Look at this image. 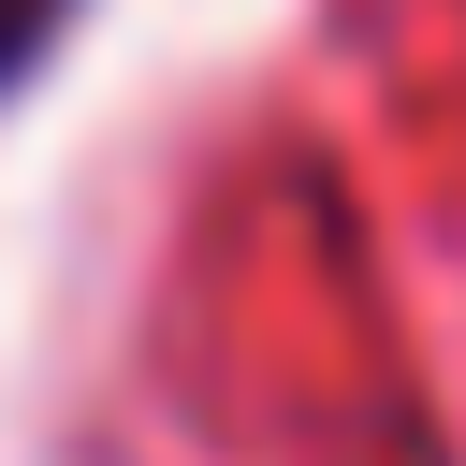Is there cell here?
<instances>
[{"label":"cell","instance_id":"1","mask_svg":"<svg viewBox=\"0 0 466 466\" xmlns=\"http://www.w3.org/2000/svg\"><path fill=\"white\" fill-rule=\"evenodd\" d=\"M73 15H87V0H0V102H15L29 73H44V44H58Z\"/></svg>","mask_w":466,"mask_h":466}]
</instances>
